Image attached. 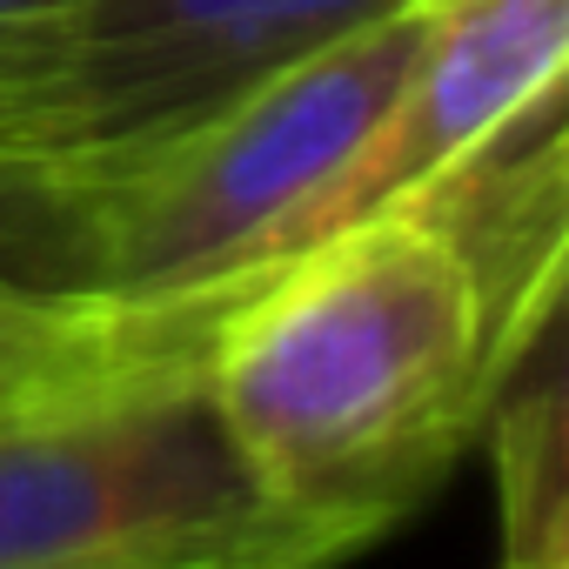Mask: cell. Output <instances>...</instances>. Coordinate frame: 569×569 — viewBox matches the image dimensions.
<instances>
[{"instance_id": "obj_3", "label": "cell", "mask_w": 569, "mask_h": 569, "mask_svg": "<svg viewBox=\"0 0 569 569\" xmlns=\"http://www.w3.org/2000/svg\"><path fill=\"white\" fill-rule=\"evenodd\" d=\"M281 522L194 356L121 362L0 402V569H322Z\"/></svg>"}, {"instance_id": "obj_8", "label": "cell", "mask_w": 569, "mask_h": 569, "mask_svg": "<svg viewBox=\"0 0 569 569\" xmlns=\"http://www.w3.org/2000/svg\"><path fill=\"white\" fill-rule=\"evenodd\" d=\"M41 396H48V389H41ZM0 402H14V396H0Z\"/></svg>"}, {"instance_id": "obj_6", "label": "cell", "mask_w": 569, "mask_h": 569, "mask_svg": "<svg viewBox=\"0 0 569 569\" xmlns=\"http://www.w3.org/2000/svg\"><path fill=\"white\" fill-rule=\"evenodd\" d=\"M496 469H502V542L509 569H569V482H562V389L536 382L529 396L502 402L496 422Z\"/></svg>"}, {"instance_id": "obj_1", "label": "cell", "mask_w": 569, "mask_h": 569, "mask_svg": "<svg viewBox=\"0 0 569 569\" xmlns=\"http://www.w3.org/2000/svg\"><path fill=\"white\" fill-rule=\"evenodd\" d=\"M201 382L254 496L349 556L476 436L502 389L476 268L429 214H376L234 289Z\"/></svg>"}, {"instance_id": "obj_7", "label": "cell", "mask_w": 569, "mask_h": 569, "mask_svg": "<svg viewBox=\"0 0 569 569\" xmlns=\"http://www.w3.org/2000/svg\"><path fill=\"white\" fill-rule=\"evenodd\" d=\"M48 8H61V0H0V28H8V21H34Z\"/></svg>"}, {"instance_id": "obj_5", "label": "cell", "mask_w": 569, "mask_h": 569, "mask_svg": "<svg viewBox=\"0 0 569 569\" xmlns=\"http://www.w3.org/2000/svg\"><path fill=\"white\" fill-rule=\"evenodd\" d=\"M208 336L121 316L74 274V221L61 201L0 181V396H41L81 376L194 356Z\"/></svg>"}, {"instance_id": "obj_4", "label": "cell", "mask_w": 569, "mask_h": 569, "mask_svg": "<svg viewBox=\"0 0 569 569\" xmlns=\"http://www.w3.org/2000/svg\"><path fill=\"white\" fill-rule=\"evenodd\" d=\"M569 0H429V34L336 181L296 214L281 261L396 214L496 148L542 101H562Z\"/></svg>"}, {"instance_id": "obj_2", "label": "cell", "mask_w": 569, "mask_h": 569, "mask_svg": "<svg viewBox=\"0 0 569 569\" xmlns=\"http://www.w3.org/2000/svg\"><path fill=\"white\" fill-rule=\"evenodd\" d=\"M422 34L429 0H409L68 194L81 289L121 316L208 336L221 302L281 261L296 214L382 121Z\"/></svg>"}]
</instances>
